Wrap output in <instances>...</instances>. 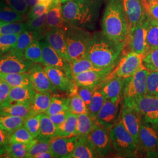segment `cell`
<instances>
[{
	"label": "cell",
	"instance_id": "cell-46",
	"mask_svg": "<svg viewBox=\"0 0 158 158\" xmlns=\"http://www.w3.org/2000/svg\"><path fill=\"white\" fill-rule=\"evenodd\" d=\"M142 64L149 71L158 72V48L147 52L143 57Z\"/></svg>",
	"mask_w": 158,
	"mask_h": 158
},
{
	"label": "cell",
	"instance_id": "cell-61",
	"mask_svg": "<svg viewBox=\"0 0 158 158\" xmlns=\"http://www.w3.org/2000/svg\"><path fill=\"white\" fill-rule=\"evenodd\" d=\"M4 23H4V22H2V21H1V20H0V27H1V25H3Z\"/></svg>",
	"mask_w": 158,
	"mask_h": 158
},
{
	"label": "cell",
	"instance_id": "cell-4",
	"mask_svg": "<svg viewBox=\"0 0 158 158\" xmlns=\"http://www.w3.org/2000/svg\"><path fill=\"white\" fill-rule=\"evenodd\" d=\"M63 30L70 63L85 57L92 34L87 29L68 23Z\"/></svg>",
	"mask_w": 158,
	"mask_h": 158
},
{
	"label": "cell",
	"instance_id": "cell-19",
	"mask_svg": "<svg viewBox=\"0 0 158 158\" xmlns=\"http://www.w3.org/2000/svg\"><path fill=\"white\" fill-rule=\"evenodd\" d=\"M126 18L128 36L146 11L142 0H121Z\"/></svg>",
	"mask_w": 158,
	"mask_h": 158
},
{
	"label": "cell",
	"instance_id": "cell-16",
	"mask_svg": "<svg viewBox=\"0 0 158 158\" xmlns=\"http://www.w3.org/2000/svg\"><path fill=\"white\" fill-rule=\"evenodd\" d=\"M32 87L36 91H51L57 93V89L52 83L44 67L40 63H34L28 72Z\"/></svg>",
	"mask_w": 158,
	"mask_h": 158
},
{
	"label": "cell",
	"instance_id": "cell-1",
	"mask_svg": "<svg viewBox=\"0 0 158 158\" xmlns=\"http://www.w3.org/2000/svg\"><path fill=\"white\" fill-rule=\"evenodd\" d=\"M105 0H69L62 4L64 20L70 24L90 30L96 27Z\"/></svg>",
	"mask_w": 158,
	"mask_h": 158
},
{
	"label": "cell",
	"instance_id": "cell-41",
	"mask_svg": "<svg viewBox=\"0 0 158 158\" xmlns=\"http://www.w3.org/2000/svg\"><path fill=\"white\" fill-rule=\"evenodd\" d=\"M70 111L76 115L88 114V108L83 100L77 93V90L70 97Z\"/></svg>",
	"mask_w": 158,
	"mask_h": 158
},
{
	"label": "cell",
	"instance_id": "cell-51",
	"mask_svg": "<svg viewBox=\"0 0 158 158\" xmlns=\"http://www.w3.org/2000/svg\"><path fill=\"white\" fill-rule=\"evenodd\" d=\"M96 89V87L77 86V93L83 100L87 108L90 105Z\"/></svg>",
	"mask_w": 158,
	"mask_h": 158
},
{
	"label": "cell",
	"instance_id": "cell-58",
	"mask_svg": "<svg viewBox=\"0 0 158 158\" xmlns=\"http://www.w3.org/2000/svg\"><path fill=\"white\" fill-rule=\"evenodd\" d=\"M61 1L62 0H40V2L44 3L50 7L58 3H61Z\"/></svg>",
	"mask_w": 158,
	"mask_h": 158
},
{
	"label": "cell",
	"instance_id": "cell-45",
	"mask_svg": "<svg viewBox=\"0 0 158 158\" xmlns=\"http://www.w3.org/2000/svg\"><path fill=\"white\" fill-rule=\"evenodd\" d=\"M34 139L33 136L31 135L24 125L12 132L10 135V143H28L33 141Z\"/></svg>",
	"mask_w": 158,
	"mask_h": 158
},
{
	"label": "cell",
	"instance_id": "cell-39",
	"mask_svg": "<svg viewBox=\"0 0 158 158\" xmlns=\"http://www.w3.org/2000/svg\"><path fill=\"white\" fill-rule=\"evenodd\" d=\"M46 14L40 17L29 19L27 24V29L31 30L38 34L41 39L45 38V34L48 31L46 23Z\"/></svg>",
	"mask_w": 158,
	"mask_h": 158
},
{
	"label": "cell",
	"instance_id": "cell-2",
	"mask_svg": "<svg viewBox=\"0 0 158 158\" xmlns=\"http://www.w3.org/2000/svg\"><path fill=\"white\" fill-rule=\"evenodd\" d=\"M102 31L109 40L124 49L128 29L121 0H105Z\"/></svg>",
	"mask_w": 158,
	"mask_h": 158
},
{
	"label": "cell",
	"instance_id": "cell-43",
	"mask_svg": "<svg viewBox=\"0 0 158 158\" xmlns=\"http://www.w3.org/2000/svg\"><path fill=\"white\" fill-rule=\"evenodd\" d=\"M37 138V142L31 147L27 154L26 158H35L38 153L45 151H50L51 139Z\"/></svg>",
	"mask_w": 158,
	"mask_h": 158
},
{
	"label": "cell",
	"instance_id": "cell-38",
	"mask_svg": "<svg viewBox=\"0 0 158 158\" xmlns=\"http://www.w3.org/2000/svg\"><path fill=\"white\" fill-rule=\"evenodd\" d=\"M106 100V98L97 87L88 107V114L94 121V122L96 121V117L102 107Z\"/></svg>",
	"mask_w": 158,
	"mask_h": 158
},
{
	"label": "cell",
	"instance_id": "cell-57",
	"mask_svg": "<svg viewBox=\"0 0 158 158\" xmlns=\"http://www.w3.org/2000/svg\"><path fill=\"white\" fill-rule=\"evenodd\" d=\"M54 158V156L51 151H45L40 153L35 156V158Z\"/></svg>",
	"mask_w": 158,
	"mask_h": 158
},
{
	"label": "cell",
	"instance_id": "cell-21",
	"mask_svg": "<svg viewBox=\"0 0 158 158\" xmlns=\"http://www.w3.org/2000/svg\"><path fill=\"white\" fill-rule=\"evenodd\" d=\"M139 147L147 151L158 148V127L142 120L139 133Z\"/></svg>",
	"mask_w": 158,
	"mask_h": 158
},
{
	"label": "cell",
	"instance_id": "cell-44",
	"mask_svg": "<svg viewBox=\"0 0 158 158\" xmlns=\"http://www.w3.org/2000/svg\"><path fill=\"white\" fill-rule=\"evenodd\" d=\"M19 34H7L0 36V55L12 50L16 45Z\"/></svg>",
	"mask_w": 158,
	"mask_h": 158
},
{
	"label": "cell",
	"instance_id": "cell-32",
	"mask_svg": "<svg viewBox=\"0 0 158 158\" xmlns=\"http://www.w3.org/2000/svg\"><path fill=\"white\" fill-rule=\"evenodd\" d=\"M77 124V115L70 113L62 124L57 126V136L70 137L76 136Z\"/></svg>",
	"mask_w": 158,
	"mask_h": 158
},
{
	"label": "cell",
	"instance_id": "cell-15",
	"mask_svg": "<svg viewBox=\"0 0 158 158\" xmlns=\"http://www.w3.org/2000/svg\"><path fill=\"white\" fill-rule=\"evenodd\" d=\"M44 69L52 83L57 90L70 95L76 91L77 85L73 80L70 79L62 69L50 66H45Z\"/></svg>",
	"mask_w": 158,
	"mask_h": 158
},
{
	"label": "cell",
	"instance_id": "cell-24",
	"mask_svg": "<svg viewBox=\"0 0 158 158\" xmlns=\"http://www.w3.org/2000/svg\"><path fill=\"white\" fill-rule=\"evenodd\" d=\"M73 158H99L95 148L87 136H77L76 144L72 155Z\"/></svg>",
	"mask_w": 158,
	"mask_h": 158
},
{
	"label": "cell",
	"instance_id": "cell-35",
	"mask_svg": "<svg viewBox=\"0 0 158 158\" xmlns=\"http://www.w3.org/2000/svg\"><path fill=\"white\" fill-rule=\"evenodd\" d=\"M147 44L146 53L149 51L158 48V21L151 17L147 28Z\"/></svg>",
	"mask_w": 158,
	"mask_h": 158
},
{
	"label": "cell",
	"instance_id": "cell-25",
	"mask_svg": "<svg viewBox=\"0 0 158 158\" xmlns=\"http://www.w3.org/2000/svg\"><path fill=\"white\" fill-rule=\"evenodd\" d=\"M52 93L51 91H37L35 93L31 104L30 117L46 112L53 96Z\"/></svg>",
	"mask_w": 158,
	"mask_h": 158
},
{
	"label": "cell",
	"instance_id": "cell-11",
	"mask_svg": "<svg viewBox=\"0 0 158 158\" xmlns=\"http://www.w3.org/2000/svg\"><path fill=\"white\" fill-rule=\"evenodd\" d=\"M42 51L43 64L62 69L68 76L73 80L71 64L61 56L44 38L40 40Z\"/></svg>",
	"mask_w": 158,
	"mask_h": 158
},
{
	"label": "cell",
	"instance_id": "cell-60",
	"mask_svg": "<svg viewBox=\"0 0 158 158\" xmlns=\"http://www.w3.org/2000/svg\"><path fill=\"white\" fill-rule=\"evenodd\" d=\"M68 1H69V0H62V1H61V3H62V4L66 2H67Z\"/></svg>",
	"mask_w": 158,
	"mask_h": 158
},
{
	"label": "cell",
	"instance_id": "cell-20",
	"mask_svg": "<svg viewBox=\"0 0 158 158\" xmlns=\"http://www.w3.org/2000/svg\"><path fill=\"white\" fill-rule=\"evenodd\" d=\"M76 141L77 136L53 137L50 142V151L54 158H72Z\"/></svg>",
	"mask_w": 158,
	"mask_h": 158
},
{
	"label": "cell",
	"instance_id": "cell-42",
	"mask_svg": "<svg viewBox=\"0 0 158 158\" xmlns=\"http://www.w3.org/2000/svg\"><path fill=\"white\" fill-rule=\"evenodd\" d=\"M70 64L73 77L88 70L98 69L96 68L90 60L85 57L79 60H74L70 63Z\"/></svg>",
	"mask_w": 158,
	"mask_h": 158
},
{
	"label": "cell",
	"instance_id": "cell-50",
	"mask_svg": "<svg viewBox=\"0 0 158 158\" xmlns=\"http://www.w3.org/2000/svg\"><path fill=\"white\" fill-rule=\"evenodd\" d=\"M7 6L23 15L28 11L29 6L25 0H2Z\"/></svg>",
	"mask_w": 158,
	"mask_h": 158
},
{
	"label": "cell",
	"instance_id": "cell-10",
	"mask_svg": "<svg viewBox=\"0 0 158 158\" xmlns=\"http://www.w3.org/2000/svg\"><path fill=\"white\" fill-rule=\"evenodd\" d=\"M87 136L93 144L99 158H105L115 153L107 129L96 123Z\"/></svg>",
	"mask_w": 158,
	"mask_h": 158
},
{
	"label": "cell",
	"instance_id": "cell-22",
	"mask_svg": "<svg viewBox=\"0 0 158 158\" xmlns=\"http://www.w3.org/2000/svg\"><path fill=\"white\" fill-rule=\"evenodd\" d=\"M45 39L61 56L70 63L68 55L64 32L63 29H48L45 34Z\"/></svg>",
	"mask_w": 158,
	"mask_h": 158
},
{
	"label": "cell",
	"instance_id": "cell-34",
	"mask_svg": "<svg viewBox=\"0 0 158 158\" xmlns=\"http://www.w3.org/2000/svg\"><path fill=\"white\" fill-rule=\"evenodd\" d=\"M25 19L24 15L16 11L0 0V20L4 23L22 22Z\"/></svg>",
	"mask_w": 158,
	"mask_h": 158
},
{
	"label": "cell",
	"instance_id": "cell-6",
	"mask_svg": "<svg viewBox=\"0 0 158 158\" xmlns=\"http://www.w3.org/2000/svg\"><path fill=\"white\" fill-rule=\"evenodd\" d=\"M149 70L142 64L133 76L124 79L123 95L124 103L128 104L146 96L147 80Z\"/></svg>",
	"mask_w": 158,
	"mask_h": 158
},
{
	"label": "cell",
	"instance_id": "cell-17",
	"mask_svg": "<svg viewBox=\"0 0 158 158\" xmlns=\"http://www.w3.org/2000/svg\"><path fill=\"white\" fill-rule=\"evenodd\" d=\"M124 79L115 74L114 70L97 87L106 99L114 102L121 100L123 95Z\"/></svg>",
	"mask_w": 158,
	"mask_h": 158
},
{
	"label": "cell",
	"instance_id": "cell-33",
	"mask_svg": "<svg viewBox=\"0 0 158 158\" xmlns=\"http://www.w3.org/2000/svg\"><path fill=\"white\" fill-rule=\"evenodd\" d=\"M25 120L26 119L20 117L0 115V127L8 134L11 135L12 132L24 125Z\"/></svg>",
	"mask_w": 158,
	"mask_h": 158
},
{
	"label": "cell",
	"instance_id": "cell-28",
	"mask_svg": "<svg viewBox=\"0 0 158 158\" xmlns=\"http://www.w3.org/2000/svg\"><path fill=\"white\" fill-rule=\"evenodd\" d=\"M31 104H3L0 106L1 115H11L27 119L30 117Z\"/></svg>",
	"mask_w": 158,
	"mask_h": 158
},
{
	"label": "cell",
	"instance_id": "cell-37",
	"mask_svg": "<svg viewBox=\"0 0 158 158\" xmlns=\"http://www.w3.org/2000/svg\"><path fill=\"white\" fill-rule=\"evenodd\" d=\"M67 110H70V98L53 96L50 106L45 113L51 115Z\"/></svg>",
	"mask_w": 158,
	"mask_h": 158
},
{
	"label": "cell",
	"instance_id": "cell-23",
	"mask_svg": "<svg viewBox=\"0 0 158 158\" xmlns=\"http://www.w3.org/2000/svg\"><path fill=\"white\" fill-rule=\"evenodd\" d=\"M35 93L36 91L31 86L11 87L7 101L4 104H31Z\"/></svg>",
	"mask_w": 158,
	"mask_h": 158
},
{
	"label": "cell",
	"instance_id": "cell-13",
	"mask_svg": "<svg viewBox=\"0 0 158 158\" xmlns=\"http://www.w3.org/2000/svg\"><path fill=\"white\" fill-rule=\"evenodd\" d=\"M127 104L135 106L141 114L143 121L158 127V97L146 95Z\"/></svg>",
	"mask_w": 158,
	"mask_h": 158
},
{
	"label": "cell",
	"instance_id": "cell-30",
	"mask_svg": "<svg viewBox=\"0 0 158 158\" xmlns=\"http://www.w3.org/2000/svg\"><path fill=\"white\" fill-rule=\"evenodd\" d=\"M42 40L40 36L34 31L26 29L19 34L16 45L12 51L18 53L24 54L25 49L35 40Z\"/></svg>",
	"mask_w": 158,
	"mask_h": 158
},
{
	"label": "cell",
	"instance_id": "cell-7",
	"mask_svg": "<svg viewBox=\"0 0 158 158\" xmlns=\"http://www.w3.org/2000/svg\"><path fill=\"white\" fill-rule=\"evenodd\" d=\"M150 17L146 11L135 28L128 36L124 49L128 48V52H132L142 56L145 55L147 50V28Z\"/></svg>",
	"mask_w": 158,
	"mask_h": 158
},
{
	"label": "cell",
	"instance_id": "cell-53",
	"mask_svg": "<svg viewBox=\"0 0 158 158\" xmlns=\"http://www.w3.org/2000/svg\"><path fill=\"white\" fill-rule=\"evenodd\" d=\"M143 4L151 17L158 21V0H142Z\"/></svg>",
	"mask_w": 158,
	"mask_h": 158
},
{
	"label": "cell",
	"instance_id": "cell-49",
	"mask_svg": "<svg viewBox=\"0 0 158 158\" xmlns=\"http://www.w3.org/2000/svg\"><path fill=\"white\" fill-rule=\"evenodd\" d=\"M40 114L30 117L26 119L23 125L34 138L38 137L40 134Z\"/></svg>",
	"mask_w": 158,
	"mask_h": 158
},
{
	"label": "cell",
	"instance_id": "cell-47",
	"mask_svg": "<svg viewBox=\"0 0 158 158\" xmlns=\"http://www.w3.org/2000/svg\"><path fill=\"white\" fill-rule=\"evenodd\" d=\"M27 28L26 23H4L0 27V36L7 34H19Z\"/></svg>",
	"mask_w": 158,
	"mask_h": 158
},
{
	"label": "cell",
	"instance_id": "cell-56",
	"mask_svg": "<svg viewBox=\"0 0 158 158\" xmlns=\"http://www.w3.org/2000/svg\"><path fill=\"white\" fill-rule=\"evenodd\" d=\"M10 135L0 127V155L10 143Z\"/></svg>",
	"mask_w": 158,
	"mask_h": 158
},
{
	"label": "cell",
	"instance_id": "cell-18",
	"mask_svg": "<svg viewBox=\"0 0 158 158\" xmlns=\"http://www.w3.org/2000/svg\"><path fill=\"white\" fill-rule=\"evenodd\" d=\"M119 102L106 99L96 119V123L110 131L118 120Z\"/></svg>",
	"mask_w": 158,
	"mask_h": 158
},
{
	"label": "cell",
	"instance_id": "cell-5",
	"mask_svg": "<svg viewBox=\"0 0 158 158\" xmlns=\"http://www.w3.org/2000/svg\"><path fill=\"white\" fill-rule=\"evenodd\" d=\"M109 134L117 156L121 158L136 157L138 146L119 119L109 131Z\"/></svg>",
	"mask_w": 158,
	"mask_h": 158
},
{
	"label": "cell",
	"instance_id": "cell-31",
	"mask_svg": "<svg viewBox=\"0 0 158 158\" xmlns=\"http://www.w3.org/2000/svg\"><path fill=\"white\" fill-rule=\"evenodd\" d=\"M0 78L11 87H32L28 73H5L0 72Z\"/></svg>",
	"mask_w": 158,
	"mask_h": 158
},
{
	"label": "cell",
	"instance_id": "cell-59",
	"mask_svg": "<svg viewBox=\"0 0 158 158\" xmlns=\"http://www.w3.org/2000/svg\"><path fill=\"white\" fill-rule=\"evenodd\" d=\"M29 6L32 8L40 2V0H25Z\"/></svg>",
	"mask_w": 158,
	"mask_h": 158
},
{
	"label": "cell",
	"instance_id": "cell-12",
	"mask_svg": "<svg viewBox=\"0 0 158 158\" xmlns=\"http://www.w3.org/2000/svg\"><path fill=\"white\" fill-rule=\"evenodd\" d=\"M143 57L132 52H125L119 59L114 73L124 79L133 76L141 67Z\"/></svg>",
	"mask_w": 158,
	"mask_h": 158
},
{
	"label": "cell",
	"instance_id": "cell-52",
	"mask_svg": "<svg viewBox=\"0 0 158 158\" xmlns=\"http://www.w3.org/2000/svg\"><path fill=\"white\" fill-rule=\"evenodd\" d=\"M49 8V6L48 5L42 2H40L31 8V10L28 13L27 18H28L29 19H32L40 17L45 14H46L48 11Z\"/></svg>",
	"mask_w": 158,
	"mask_h": 158
},
{
	"label": "cell",
	"instance_id": "cell-3",
	"mask_svg": "<svg viewBox=\"0 0 158 158\" xmlns=\"http://www.w3.org/2000/svg\"><path fill=\"white\" fill-rule=\"evenodd\" d=\"M123 51L102 31H98L92 34L85 57L98 69L113 68L117 66Z\"/></svg>",
	"mask_w": 158,
	"mask_h": 158
},
{
	"label": "cell",
	"instance_id": "cell-36",
	"mask_svg": "<svg viewBox=\"0 0 158 158\" xmlns=\"http://www.w3.org/2000/svg\"><path fill=\"white\" fill-rule=\"evenodd\" d=\"M96 123L87 113L77 115V124L76 136H87L94 127Z\"/></svg>",
	"mask_w": 158,
	"mask_h": 158
},
{
	"label": "cell",
	"instance_id": "cell-48",
	"mask_svg": "<svg viewBox=\"0 0 158 158\" xmlns=\"http://www.w3.org/2000/svg\"><path fill=\"white\" fill-rule=\"evenodd\" d=\"M146 95L158 97V72L149 71L147 77Z\"/></svg>",
	"mask_w": 158,
	"mask_h": 158
},
{
	"label": "cell",
	"instance_id": "cell-40",
	"mask_svg": "<svg viewBox=\"0 0 158 158\" xmlns=\"http://www.w3.org/2000/svg\"><path fill=\"white\" fill-rule=\"evenodd\" d=\"M24 57L34 63H42V51L40 40H35L24 52Z\"/></svg>",
	"mask_w": 158,
	"mask_h": 158
},
{
	"label": "cell",
	"instance_id": "cell-54",
	"mask_svg": "<svg viewBox=\"0 0 158 158\" xmlns=\"http://www.w3.org/2000/svg\"><path fill=\"white\" fill-rule=\"evenodd\" d=\"M11 86L0 78V106L6 103L11 90Z\"/></svg>",
	"mask_w": 158,
	"mask_h": 158
},
{
	"label": "cell",
	"instance_id": "cell-26",
	"mask_svg": "<svg viewBox=\"0 0 158 158\" xmlns=\"http://www.w3.org/2000/svg\"><path fill=\"white\" fill-rule=\"evenodd\" d=\"M46 23L48 29L60 28L64 29L67 22L63 16L62 4L58 3L49 7L46 13Z\"/></svg>",
	"mask_w": 158,
	"mask_h": 158
},
{
	"label": "cell",
	"instance_id": "cell-29",
	"mask_svg": "<svg viewBox=\"0 0 158 158\" xmlns=\"http://www.w3.org/2000/svg\"><path fill=\"white\" fill-rule=\"evenodd\" d=\"M57 127L46 113L40 114L39 135L36 138L52 139L57 136Z\"/></svg>",
	"mask_w": 158,
	"mask_h": 158
},
{
	"label": "cell",
	"instance_id": "cell-27",
	"mask_svg": "<svg viewBox=\"0 0 158 158\" xmlns=\"http://www.w3.org/2000/svg\"><path fill=\"white\" fill-rule=\"evenodd\" d=\"M37 142V138H35L33 141L28 143L14 142L10 143L2 151L1 155L7 158H26L27 154L29 149Z\"/></svg>",
	"mask_w": 158,
	"mask_h": 158
},
{
	"label": "cell",
	"instance_id": "cell-9",
	"mask_svg": "<svg viewBox=\"0 0 158 158\" xmlns=\"http://www.w3.org/2000/svg\"><path fill=\"white\" fill-rule=\"evenodd\" d=\"M119 114V120L133 136L139 147V133L142 122L141 114L135 106L127 104H123V107Z\"/></svg>",
	"mask_w": 158,
	"mask_h": 158
},
{
	"label": "cell",
	"instance_id": "cell-8",
	"mask_svg": "<svg viewBox=\"0 0 158 158\" xmlns=\"http://www.w3.org/2000/svg\"><path fill=\"white\" fill-rule=\"evenodd\" d=\"M34 62L27 59L24 54L11 51L0 55V72L21 73L28 72Z\"/></svg>",
	"mask_w": 158,
	"mask_h": 158
},
{
	"label": "cell",
	"instance_id": "cell-55",
	"mask_svg": "<svg viewBox=\"0 0 158 158\" xmlns=\"http://www.w3.org/2000/svg\"><path fill=\"white\" fill-rule=\"evenodd\" d=\"M70 113V110L64 111L61 113H58L56 114L49 115L51 120L53 122V123L56 125L57 127L62 124L65 121V119L68 117L69 114Z\"/></svg>",
	"mask_w": 158,
	"mask_h": 158
},
{
	"label": "cell",
	"instance_id": "cell-14",
	"mask_svg": "<svg viewBox=\"0 0 158 158\" xmlns=\"http://www.w3.org/2000/svg\"><path fill=\"white\" fill-rule=\"evenodd\" d=\"M115 67L88 70L73 77L75 85L77 87H97L107 78Z\"/></svg>",
	"mask_w": 158,
	"mask_h": 158
}]
</instances>
